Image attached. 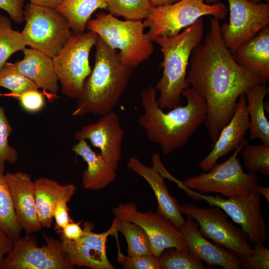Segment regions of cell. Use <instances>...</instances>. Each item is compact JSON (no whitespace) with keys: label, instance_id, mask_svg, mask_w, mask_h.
I'll return each mask as SVG.
<instances>
[{"label":"cell","instance_id":"cell-1","mask_svg":"<svg viewBox=\"0 0 269 269\" xmlns=\"http://www.w3.org/2000/svg\"><path fill=\"white\" fill-rule=\"evenodd\" d=\"M220 20L210 19V31L204 42L192 51L186 81L204 98L205 125L213 144L234 115L240 95L265 83L233 59L220 32ZM266 84V83H265Z\"/></svg>","mask_w":269,"mask_h":269},{"label":"cell","instance_id":"cell-2","mask_svg":"<svg viewBox=\"0 0 269 269\" xmlns=\"http://www.w3.org/2000/svg\"><path fill=\"white\" fill-rule=\"evenodd\" d=\"M157 92L152 86L142 90L141 103L144 111L138 120L148 139L159 145L163 154L167 155L184 146L205 122L207 107L204 98L189 87L181 94L187 100L186 105L165 113L157 104Z\"/></svg>","mask_w":269,"mask_h":269},{"label":"cell","instance_id":"cell-3","mask_svg":"<svg viewBox=\"0 0 269 269\" xmlns=\"http://www.w3.org/2000/svg\"><path fill=\"white\" fill-rule=\"evenodd\" d=\"M95 64L77 99L73 116H102L113 111L126 89L133 68L123 64L117 50L100 37L95 45Z\"/></svg>","mask_w":269,"mask_h":269},{"label":"cell","instance_id":"cell-4","mask_svg":"<svg viewBox=\"0 0 269 269\" xmlns=\"http://www.w3.org/2000/svg\"><path fill=\"white\" fill-rule=\"evenodd\" d=\"M204 28L201 17L176 35L153 40L160 46L163 56L160 65L162 75L154 87L159 93L156 103L160 109L169 110L180 105L182 92L189 87L186 81L189 59L193 48L201 43Z\"/></svg>","mask_w":269,"mask_h":269},{"label":"cell","instance_id":"cell-5","mask_svg":"<svg viewBox=\"0 0 269 269\" xmlns=\"http://www.w3.org/2000/svg\"><path fill=\"white\" fill-rule=\"evenodd\" d=\"M86 28L95 32L112 48L119 49L122 62L135 68L153 54L152 41L144 32L142 21L121 20L111 13H97Z\"/></svg>","mask_w":269,"mask_h":269},{"label":"cell","instance_id":"cell-6","mask_svg":"<svg viewBox=\"0 0 269 269\" xmlns=\"http://www.w3.org/2000/svg\"><path fill=\"white\" fill-rule=\"evenodd\" d=\"M227 12V6L221 2L207 4L203 0H181L169 5L152 7L142 23L144 28H148L146 34L152 41L157 37L176 35L205 15L225 19Z\"/></svg>","mask_w":269,"mask_h":269},{"label":"cell","instance_id":"cell-7","mask_svg":"<svg viewBox=\"0 0 269 269\" xmlns=\"http://www.w3.org/2000/svg\"><path fill=\"white\" fill-rule=\"evenodd\" d=\"M23 15L25 24L20 33L26 45L52 58L73 35L67 20L56 8L29 2Z\"/></svg>","mask_w":269,"mask_h":269},{"label":"cell","instance_id":"cell-8","mask_svg":"<svg viewBox=\"0 0 269 269\" xmlns=\"http://www.w3.org/2000/svg\"><path fill=\"white\" fill-rule=\"evenodd\" d=\"M171 180L194 200L204 201L210 206L221 208L247 234L251 243L264 244L268 234L265 218L262 213L261 195L257 190L249 193L224 198L219 195H207L190 189L172 176Z\"/></svg>","mask_w":269,"mask_h":269},{"label":"cell","instance_id":"cell-9","mask_svg":"<svg viewBox=\"0 0 269 269\" xmlns=\"http://www.w3.org/2000/svg\"><path fill=\"white\" fill-rule=\"evenodd\" d=\"M248 143L245 138L225 161L216 163L207 173L187 178L182 183L201 193H217L228 198L240 196L257 190L260 185L257 173L244 171L237 156Z\"/></svg>","mask_w":269,"mask_h":269},{"label":"cell","instance_id":"cell-10","mask_svg":"<svg viewBox=\"0 0 269 269\" xmlns=\"http://www.w3.org/2000/svg\"><path fill=\"white\" fill-rule=\"evenodd\" d=\"M98 37L95 32L90 30L73 34L60 51L52 58L61 92L67 97L77 99L79 96L84 81L92 71L89 54Z\"/></svg>","mask_w":269,"mask_h":269},{"label":"cell","instance_id":"cell-11","mask_svg":"<svg viewBox=\"0 0 269 269\" xmlns=\"http://www.w3.org/2000/svg\"><path fill=\"white\" fill-rule=\"evenodd\" d=\"M46 244L39 247L30 234L13 241L11 250L3 258L0 269H73L62 242L44 234Z\"/></svg>","mask_w":269,"mask_h":269},{"label":"cell","instance_id":"cell-12","mask_svg":"<svg viewBox=\"0 0 269 269\" xmlns=\"http://www.w3.org/2000/svg\"><path fill=\"white\" fill-rule=\"evenodd\" d=\"M182 214L190 215L198 225V230L206 238L234 253L238 257L250 253L252 247L248 236L228 219L217 206L203 208L190 203L180 205Z\"/></svg>","mask_w":269,"mask_h":269},{"label":"cell","instance_id":"cell-13","mask_svg":"<svg viewBox=\"0 0 269 269\" xmlns=\"http://www.w3.org/2000/svg\"><path fill=\"white\" fill-rule=\"evenodd\" d=\"M112 213L120 220L140 226L147 235L153 255L156 257L170 248L189 251L180 228L157 211L142 212L137 210L135 203L131 202L118 204Z\"/></svg>","mask_w":269,"mask_h":269},{"label":"cell","instance_id":"cell-14","mask_svg":"<svg viewBox=\"0 0 269 269\" xmlns=\"http://www.w3.org/2000/svg\"><path fill=\"white\" fill-rule=\"evenodd\" d=\"M229 21L220 26L227 47L232 52L269 24V3L248 0H227Z\"/></svg>","mask_w":269,"mask_h":269},{"label":"cell","instance_id":"cell-15","mask_svg":"<svg viewBox=\"0 0 269 269\" xmlns=\"http://www.w3.org/2000/svg\"><path fill=\"white\" fill-rule=\"evenodd\" d=\"M94 225L86 222L83 225V235L76 241L62 240L64 252L69 261L75 267H86L91 269H114L109 261L106 251L108 237L118 232L116 218L105 232H93Z\"/></svg>","mask_w":269,"mask_h":269},{"label":"cell","instance_id":"cell-16","mask_svg":"<svg viewBox=\"0 0 269 269\" xmlns=\"http://www.w3.org/2000/svg\"><path fill=\"white\" fill-rule=\"evenodd\" d=\"M100 117L96 122L83 126L74 136L78 141L89 140L99 149L105 161L116 170L121 158L124 131L118 114L114 111Z\"/></svg>","mask_w":269,"mask_h":269},{"label":"cell","instance_id":"cell-17","mask_svg":"<svg viewBox=\"0 0 269 269\" xmlns=\"http://www.w3.org/2000/svg\"><path fill=\"white\" fill-rule=\"evenodd\" d=\"M249 128L246 99L245 94H242L237 101L234 115L221 130L211 151L199 162V167L208 171L218 159L236 149L245 138Z\"/></svg>","mask_w":269,"mask_h":269},{"label":"cell","instance_id":"cell-18","mask_svg":"<svg viewBox=\"0 0 269 269\" xmlns=\"http://www.w3.org/2000/svg\"><path fill=\"white\" fill-rule=\"evenodd\" d=\"M5 176L21 228L26 234L39 231L42 227L37 214L34 181L30 175L21 171L7 172Z\"/></svg>","mask_w":269,"mask_h":269},{"label":"cell","instance_id":"cell-19","mask_svg":"<svg viewBox=\"0 0 269 269\" xmlns=\"http://www.w3.org/2000/svg\"><path fill=\"white\" fill-rule=\"evenodd\" d=\"M186 215L185 222L179 228L189 252L210 266L241 269L237 256L208 241L199 232L197 222L190 215Z\"/></svg>","mask_w":269,"mask_h":269},{"label":"cell","instance_id":"cell-20","mask_svg":"<svg viewBox=\"0 0 269 269\" xmlns=\"http://www.w3.org/2000/svg\"><path fill=\"white\" fill-rule=\"evenodd\" d=\"M127 167L147 181L155 196L158 205L157 211L180 228L185 219L180 212V205L169 192L164 177L154 166L150 167L145 165L136 156L129 159Z\"/></svg>","mask_w":269,"mask_h":269},{"label":"cell","instance_id":"cell-21","mask_svg":"<svg viewBox=\"0 0 269 269\" xmlns=\"http://www.w3.org/2000/svg\"><path fill=\"white\" fill-rule=\"evenodd\" d=\"M234 60L265 83L269 81V26L231 52Z\"/></svg>","mask_w":269,"mask_h":269},{"label":"cell","instance_id":"cell-22","mask_svg":"<svg viewBox=\"0 0 269 269\" xmlns=\"http://www.w3.org/2000/svg\"><path fill=\"white\" fill-rule=\"evenodd\" d=\"M23 58L14 63L21 74L32 81L38 89L49 91L56 96L59 90L53 59L33 48H25Z\"/></svg>","mask_w":269,"mask_h":269},{"label":"cell","instance_id":"cell-23","mask_svg":"<svg viewBox=\"0 0 269 269\" xmlns=\"http://www.w3.org/2000/svg\"><path fill=\"white\" fill-rule=\"evenodd\" d=\"M35 197L37 216L42 228H49L53 222L55 207L60 200L70 201L76 190L72 183L61 185L46 177L34 181Z\"/></svg>","mask_w":269,"mask_h":269},{"label":"cell","instance_id":"cell-24","mask_svg":"<svg viewBox=\"0 0 269 269\" xmlns=\"http://www.w3.org/2000/svg\"><path fill=\"white\" fill-rule=\"evenodd\" d=\"M72 150L87 164L82 175V185L85 189L100 190L115 181L116 170L105 161L100 153L94 151L86 140H78Z\"/></svg>","mask_w":269,"mask_h":269},{"label":"cell","instance_id":"cell-25","mask_svg":"<svg viewBox=\"0 0 269 269\" xmlns=\"http://www.w3.org/2000/svg\"><path fill=\"white\" fill-rule=\"evenodd\" d=\"M269 92L266 84L254 85L244 93L249 117L250 138L260 139L269 146V122L265 114L264 99Z\"/></svg>","mask_w":269,"mask_h":269},{"label":"cell","instance_id":"cell-26","mask_svg":"<svg viewBox=\"0 0 269 269\" xmlns=\"http://www.w3.org/2000/svg\"><path fill=\"white\" fill-rule=\"evenodd\" d=\"M107 0H62L56 10L67 20L73 34L85 32L92 13L105 9Z\"/></svg>","mask_w":269,"mask_h":269},{"label":"cell","instance_id":"cell-27","mask_svg":"<svg viewBox=\"0 0 269 269\" xmlns=\"http://www.w3.org/2000/svg\"><path fill=\"white\" fill-rule=\"evenodd\" d=\"M0 228L13 241L21 237L22 229L17 221L15 214L5 174L0 170Z\"/></svg>","mask_w":269,"mask_h":269},{"label":"cell","instance_id":"cell-28","mask_svg":"<svg viewBox=\"0 0 269 269\" xmlns=\"http://www.w3.org/2000/svg\"><path fill=\"white\" fill-rule=\"evenodd\" d=\"M116 218L117 231L123 235L127 241L128 255H153L148 237L140 226Z\"/></svg>","mask_w":269,"mask_h":269},{"label":"cell","instance_id":"cell-29","mask_svg":"<svg viewBox=\"0 0 269 269\" xmlns=\"http://www.w3.org/2000/svg\"><path fill=\"white\" fill-rule=\"evenodd\" d=\"M152 7L149 0H107L105 9L125 20L142 21Z\"/></svg>","mask_w":269,"mask_h":269},{"label":"cell","instance_id":"cell-30","mask_svg":"<svg viewBox=\"0 0 269 269\" xmlns=\"http://www.w3.org/2000/svg\"><path fill=\"white\" fill-rule=\"evenodd\" d=\"M26 46L20 32L12 28L9 19L0 14V69L13 54Z\"/></svg>","mask_w":269,"mask_h":269},{"label":"cell","instance_id":"cell-31","mask_svg":"<svg viewBox=\"0 0 269 269\" xmlns=\"http://www.w3.org/2000/svg\"><path fill=\"white\" fill-rule=\"evenodd\" d=\"M162 269H207L208 268L189 251L176 248L164 250L158 257Z\"/></svg>","mask_w":269,"mask_h":269},{"label":"cell","instance_id":"cell-32","mask_svg":"<svg viewBox=\"0 0 269 269\" xmlns=\"http://www.w3.org/2000/svg\"><path fill=\"white\" fill-rule=\"evenodd\" d=\"M241 151L244 166L248 173L269 175V146L248 143Z\"/></svg>","mask_w":269,"mask_h":269},{"label":"cell","instance_id":"cell-33","mask_svg":"<svg viewBox=\"0 0 269 269\" xmlns=\"http://www.w3.org/2000/svg\"><path fill=\"white\" fill-rule=\"evenodd\" d=\"M0 87L11 92L16 97L31 90H38L36 85L17 69L14 63L6 62L0 69Z\"/></svg>","mask_w":269,"mask_h":269},{"label":"cell","instance_id":"cell-34","mask_svg":"<svg viewBox=\"0 0 269 269\" xmlns=\"http://www.w3.org/2000/svg\"><path fill=\"white\" fill-rule=\"evenodd\" d=\"M12 128L0 103V170L4 171L5 163H14L18 159L17 150L8 141Z\"/></svg>","mask_w":269,"mask_h":269},{"label":"cell","instance_id":"cell-35","mask_svg":"<svg viewBox=\"0 0 269 269\" xmlns=\"http://www.w3.org/2000/svg\"><path fill=\"white\" fill-rule=\"evenodd\" d=\"M238 258L241 268L269 269V249L263 244H253L252 250L250 253Z\"/></svg>","mask_w":269,"mask_h":269},{"label":"cell","instance_id":"cell-36","mask_svg":"<svg viewBox=\"0 0 269 269\" xmlns=\"http://www.w3.org/2000/svg\"><path fill=\"white\" fill-rule=\"evenodd\" d=\"M118 261L125 269H162L157 257L154 255L126 256L119 248Z\"/></svg>","mask_w":269,"mask_h":269},{"label":"cell","instance_id":"cell-37","mask_svg":"<svg viewBox=\"0 0 269 269\" xmlns=\"http://www.w3.org/2000/svg\"><path fill=\"white\" fill-rule=\"evenodd\" d=\"M22 108L29 112H36L44 105V98L38 90L26 91L16 97Z\"/></svg>","mask_w":269,"mask_h":269},{"label":"cell","instance_id":"cell-38","mask_svg":"<svg viewBox=\"0 0 269 269\" xmlns=\"http://www.w3.org/2000/svg\"><path fill=\"white\" fill-rule=\"evenodd\" d=\"M24 0H0V9L5 11L17 23L24 21Z\"/></svg>","mask_w":269,"mask_h":269},{"label":"cell","instance_id":"cell-39","mask_svg":"<svg viewBox=\"0 0 269 269\" xmlns=\"http://www.w3.org/2000/svg\"><path fill=\"white\" fill-rule=\"evenodd\" d=\"M68 202L65 200H60L54 209L53 218L55 222V229L58 232L69 222L73 221L69 215Z\"/></svg>","mask_w":269,"mask_h":269},{"label":"cell","instance_id":"cell-40","mask_svg":"<svg viewBox=\"0 0 269 269\" xmlns=\"http://www.w3.org/2000/svg\"><path fill=\"white\" fill-rule=\"evenodd\" d=\"M81 222H75L73 221L64 227L58 232L61 235V240L76 241L79 239L84 233L83 228L80 226Z\"/></svg>","mask_w":269,"mask_h":269},{"label":"cell","instance_id":"cell-41","mask_svg":"<svg viewBox=\"0 0 269 269\" xmlns=\"http://www.w3.org/2000/svg\"><path fill=\"white\" fill-rule=\"evenodd\" d=\"M13 241L0 228V269L3 258L11 250Z\"/></svg>","mask_w":269,"mask_h":269},{"label":"cell","instance_id":"cell-42","mask_svg":"<svg viewBox=\"0 0 269 269\" xmlns=\"http://www.w3.org/2000/svg\"><path fill=\"white\" fill-rule=\"evenodd\" d=\"M33 4L56 8L62 0H29Z\"/></svg>","mask_w":269,"mask_h":269},{"label":"cell","instance_id":"cell-43","mask_svg":"<svg viewBox=\"0 0 269 269\" xmlns=\"http://www.w3.org/2000/svg\"><path fill=\"white\" fill-rule=\"evenodd\" d=\"M181 0H149L152 7H158L176 3Z\"/></svg>","mask_w":269,"mask_h":269},{"label":"cell","instance_id":"cell-44","mask_svg":"<svg viewBox=\"0 0 269 269\" xmlns=\"http://www.w3.org/2000/svg\"><path fill=\"white\" fill-rule=\"evenodd\" d=\"M257 191L261 196H263L266 199L268 202H269V188L268 187L259 185L257 188Z\"/></svg>","mask_w":269,"mask_h":269},{"label":"cell","instance_id":"cell-45","mask_svg":"<svg viewBox=\"0 0 269 269\" xmlns=\"http://www.w3.org/2000/svg\"><path fill=\"white\" fill-rule=\"evenodd\" d=\"M207 4H213L220 2L221 0H203Z\"/></svg>","mask_w":269,"mask_h":269},{"label":"cell","instance_id":"cell-46","mask_svg":"<svg viewBox=\"0 0 269 269\" xmlns=\"http://www.w3.org/2000/svg\"><path fill=\"white\" fill-rule=\"evenodd\" d=\"M249 1H250L251 2H254V3H259L264 0H248Z\"/></svg>","mask_w":269,"mask_h":269}]
</instances>
